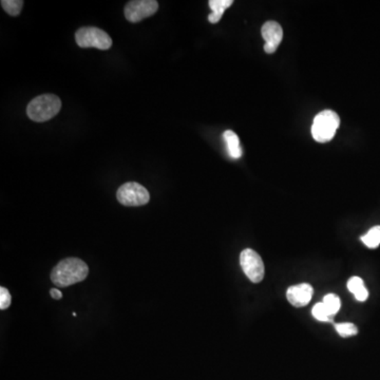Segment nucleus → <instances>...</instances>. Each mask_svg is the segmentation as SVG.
Masks as SVG:
<instances>
[{"label": "nucleus", "mask_w": 380, "mask_h": 380, "mask_svg": "<svg viewBox=\"0 0 380 380\" xmlns=\"http://www.w3.org/2000/svg\"><path fill=\"white\" fill-rule=\"evenodd\" d=\"M89 274V268L83 260L67 258L62 260L51 273V280L58 287H67L84 281Z\"/></svg>", "instance_id": "nucleus-1"}, {"label": "nucleus", "mask_w": 380, "mask_h": 380, "mask_svg": "<svg viewBox=\"0 0 380 380\" xmlns=\"http://www.w3.org/2000/svg\"><path fill=\"white\" fill-rule=\"evenodd\" d=\"M62 102L54 94H44L35 97L27 107V115L37 123L49 121L60 111Z\"/></svg>", "instance_id": "nucleus-2"}, {"label": "nucleus", "mask_w": 380, "mask_h": 380, "mask_svg": "<svg viewBox=\"0 0 380 380\" xmlns=\"http://www.w3.org/2000/svg\"><path fill=\"white\" fill-rule=\"evenodd\" d=\"M340 125L338 115L332 110H324L315 117L311 125V135L316 142H330Z\"/></svg>", "instance_id": "nucleus-3"}, {"label": "nucleus", "mask_w": 380, "mask_h": 380, "mask_svg": "<svg viewBox=\"0 0 380 380\" xmlns=\"http://www.w3.org/2000/svg\"><path fill=\"white\" fill-rule=\"evenodd\" d=\"M76 44L80 48H97L99 50H108L112 46V39L102 30L94 27L80 28L75 34Z\"/></svg>", "instance_id": "nucleus-4"}, {"label": "nucleus", "mask_w": 380, "mask_h": 380, "mask_svg": "<svg viewBox=\"0 0 380 380\" xmlns=\"http://www.w3.org/2000/svg\"><path fill=\"white\" fill-rule=\"evenodd\" d=\"M117 198L121 205L129 207L143 206L150 201L148 190L136 182L121 185L117 190Z\"/></svg>", "instance_id": "nucleus-5"}, {"label": "nucleus", "mask_w": 380, "mask_h": 380, "mask_svg": "<svg viewBox=\"0 0 380 380\" xmlns=\"http://www.w3.org/2000/svg\"><path fill=\"white\" fill-rule=\"evenodd\" d=\"M240 264L246 277L252 283H259L263 280L265 268L261 257L254 250L246 248L240 254Z\"/></svg>", "instance_id": "nucleus-6"}, {"label": "nucleus", "mask_w": 380, "mask_h": 380, "mask_svg": "<svg viewBox=\"0 0 380 380\" xmlns=\"http://www.w3.org/2000/svg\"><path fill=\"white\" fill-rule=\"evenodd\" d=\"M158 10V3L156 0H133L125 7V17L130 23H140L156 14Z\"/></svg>", "instance_id": "nucleus-7"}, {"label": "nucleus", "mask_w": 380, "mask_h": 380, "mask_svg": "<svg viewBox=\"0 0 380 380\" xmlns=\"http://www.w3.org/2000/svg\"><path fill=\"white\" fill-rule=\"evenodd\" d=\"M262 37L265 40L264 51L268 54H273L277 51L278 47L281 44L283 38V30L281 25L276 21H266L262 27Z\"/></svg>", "instance_id": "nucleus-8"}, {"label": "nucleus", "mask_w": 380, "mask_h": 380, "mask_svg": "<svg viewBox=\"0 0 380 380\" xmlns=\"http://www.w3.org/2000/svg\"><path fill=\"white\" fill-rule=\"evenodd\" d=\"M314 289L307 283L297 284L289 287L287 292L289 302L296 307H303L311 300Z\"/></svg>", "instance_id": "nucleus-9"}, {"label": "nucleus", "mask_w": 380, "mask_h": 380, "mask_svg": "<svg viewBox=\"0 0 380 380\" xmlns=\"http://www.w3.org/2000/svg\"><path fill=\"white\" fill-rule=\"evenodd\" d=\"M209 7L211 9V14L209 16V23H218L224 14L225 10L234 3L233 0H211Z\"/></svg>", "instance_id": "nucleus-10"}, {"label": "nucleus", "mask_w": 380, "mask_h": 380, "mask_svg": "<svg viewBox=\"0 0 380 380\" xmlns=\"http://www.w3.org/2000/svg\"><path fill=\"white\" fill-rule=\"evenodd\" d=\"M225 143H226L227 152L230 158H240L242 156V148L240 146L238 135L232 130H226L223 134Z\"/></svg>", "instance_id": "nucleus-11"}, {"label": "nucleus", "mask_w": 380, "mask_h": 380, "mask_svg": "<svg viewBox=\"0 0 380 380\" xmlns=\"http://www.w3.org/2000/svg\"><path fill=\"white\" fill-rule=\"evenodd\" d=\"M348 289L351 293L354 294L356 299L360 302H364L369 297V292L364 287V280L361 278H351L348 281Z\"/></svg>", "instance_id": "nucleus-12"}, {"label": "nucleus", "mask_w": 380, "mask_h": 380, "mask_svg": "<svg viewBox=\"0 0 380 380\" xmlns=\"http://www.w3.org/2000/svg\"><path fill=\"white\" fill-rule=\"evenodd\" d=\"M362 243L369 248H377L380 246V226H374L361 237Z\"/></svg>", "instance_id": "nucleus-13"}, {"label": "nucleus", "mask_w": 380, "mask_h": 380, "mask_svg": "<svg viewBox=\"0 0 380 380\" xmlns=\"http://www.w3.org/2000/svg\"><path fill=\"white\" fill-rule=\"evenodd\" d=\"M323 303H324L328 311H330L331 316L332 317L335 316V315L338 313L340 307H342L340 299H339L338 296L335 295V294H329V295L325 296V297L323 298Z\"/></svg>", "instance_id": "nucleus-14"}, {"label": "nucleus", "mask_w": 380, "mask_h": 380, "mask_svg": "<svg viewBox=\"0 0 380 380\" xmlns=\"http://www.w3.org/2000/svg\"><path fill=\"white\" fill-rule=\"evenodd\" d=\"M23 0H3L1 7L11 16H17L23 9Z\"/></svg>", "instance_id": "nucleus-15"}, {"label": "nucleus", "mask_w": 380, "mask_h": 380, "mask_svg": "<svg viewBox=\"0 0 380 380\" xmlns=\"http://www.w3.org/2000/svg\"><path fill=\"white\" fill-rule=\"evenodd\" d=\"M311 314L317 320L323 321V322H326V321H332V316H331L330 311H328L326 307H325L324 303L320 302L317 303L313 309H311Z\"/></svg>", "instance_id": "nucleus-16"}, {"label": "nucleus", "mask_w": 380, "mask_h": 380, "mask_svg": "<svg viewBox=\"0 0 380 380\" xmlns=\"http://www.w3.org/2000/svg\"><path fill=\"white\" fill-rule=\"evenodd\" d=\"M335 329H336L337 333L342 337L355 336L358 333L357 326L350 322L336 323Z\"/></svg>", "instance_id": "nucleus-17"}, {"label": "nucleus", "mask_w": 380, "mask_h": 380, "mask_svg": "<svg viewBox=\"0 0 380 380\" xmlns=\"http://www.w3.org/2000/svg\"><path fill=\"white\" fill-rule=\"evenodd\" d=\"M12 302V297L9 291L5 287H0V309L5 311L10 307Z\"/></svg>", "instance_id": "nucleus-18"}, {"label": "nucleus", "mask_w": 380, "mask_h": 380, "mask_svg": "<svg viewBox=\"0 0 380 380\" xmlns=\"http://www.w3.org/2000/svg\"><path fill=\"white\" fill-rule=\"evenodd\" d=\"M51 296H52L53 299L56 300H60L62 298V293L58 289H52L50 291Z\"/></svg>", "instance_id": "nucleus-19"}]
</instances>
